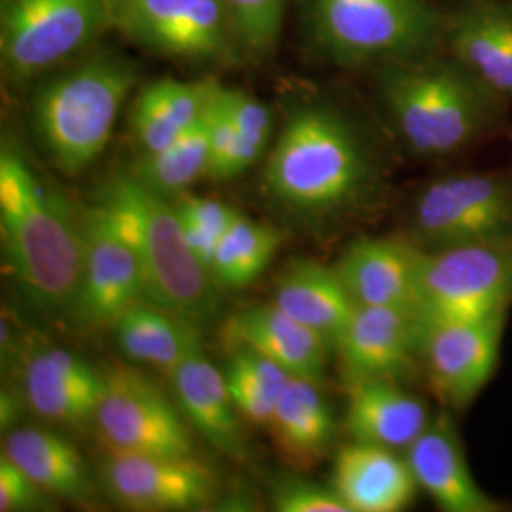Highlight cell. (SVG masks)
Returning a JSON list of instances; mask_svg holds the SVG:
<instances>
[{
    "label": "cell",
    "instance_id": "e0dca14e",
    "mask_svg": "<svg viewBox=\"0 0 512 512\" xmlns=\"http://www.w3.org/2000/svg\"><path fill=\"white\" fill-rule=\"evenodd\" d=\"M444 44L497 97L512 105V2L461 0L444 18Z\"/></svg>",
    "mask_w": 512,
    "mask_h": 512
},
{
    "label": "cell",
    "instance_id": "52a82bcc",
    "mask_svg": "<svg viewBox=\"0 0 512 512\" xmlns=\"http://www.w3.org/2000/svg\"><path fill=\"white\" fill-rule=\"evenodd\" d=\"M512 241L421 251L416 319L423 330L509 311Z\"/></svg>",
    "mask_w": 512,
    "mask_h": 512
},
{
    "label": "cell",
    "instance_id": "d590c367",
    "mask_svg": "<svg viewBox=\"0 0 512 512\" xmlns=\"http://www.w3.org/2000/svg\"><path fill=\"white\" fill-rule=\"evenodd\" d=\"M50 509V494L23 473L6 454L0 456V511L29 512Z\"/></svg>",
    "mask_w": 512,
    "mask_h": 512
},
{
    "label": "cell",
    "instance_id": "ac0fdd59",
    "mask_svg": "<svg viewBox=\"0 0 512 512\" xmlns=\"http://www.w3.org/2000/svg\"><path fill=\"white\" fill-rule=\"evenodd\" d=\"M404 452L418 488L437 503L440 511H503V505L476 482L458 429L448 414L429 420L420 437Z\"/></svg>",
    "mask_w": 512,
    "mask_h": 512
},
{
    "label": "cell",
    "instance_id": "484cf974",
    "mask_svg": "<svg viewBox=\"0 0 512 512\" xmlns=\"http://www.w3.org/2000/svg\"><path fill=\"white\" fill-rule=\"evenodd\" d=\"M2 454L12 459L23 473L55 497L86 503L93 484L78 450L55 431L38 427H16L2 442Z\"/></svg>",
    "mask_w": 512,
    "mask_h": 512
},
{
    "label": "cell",
    "instance_id": "8992f818",
    "mask_svg": "<svg viewBox=\"0 0 512 512\" xmlns=\"http://www.w3.org/2000/svg\"><path fill=\"white\" fill-rule=\"evenodd\" d=\"M315 46L342 67L439 52L444 18L429 0H306Z\"/></svg>",
    "mask_w": 512,
    "mask_h": 512
},
{
    "label": "cell",
    "instance_id": "277c9868",
    "mask_svg": "<svg viewBox=\"0 0 512 512\" xmlns=\"http://www.w3.org/2000/svg\"><path fill=\"white\" fill-rule=\"evenodd\" d=\"M99 202L141 262L147 300L202 325L219 310V285L184 238L175 202L131 173L103 186Z\"/></svg>",
    "mask_w": 512,
    "mask_h": 512
},
{
    "label": "cell",
    "instance_id": "7402d4cb",
    "mask_svg": "<svg viewBox=\"0 0 512 512\" xmlns=\"http://www.w3.org/2000/svg\"><path fill=\"white\" fill-rule=\"evenodd\" d=\"M169 378L184 418L203 439L224 456L245 458L247 448L239 425V412L224 372H220L200 349L184 359Z\"/></svg>",
    "mask_w": 512,
    "mask_h": 512
},
{
    "label": "cell",
    "instance_id": "30bf717a",
    "mask_svg": "<svg viewBox=\"0 0 512 512\" xmlns=\"http://www.w3.org/2000/svg\"><path fill=\"white\" fill-rule=\"evenodd\" d=\"M181 408L135 368L105 372V391L93 425L110 452L192 456V439Z\"/></svg>",
    "mask_w": 512,
    "mask_h": 512
},
{
    "label": "cell",
    "instance_id": "836d02e7",
    "mask_svg": "<svg viewBox=\"0 0 512 512\" xmlns=\"http://www.w3.org/2000/svg\"><path fill=\"white\" fill-rule=\"evenodd\" d=\"M238 38L255 52H266L277 42L287 0H222Z\"/></svg>",
    "mask_w": 512,
    "mask_h": 512
},
{
    "label": "cell",
    "instance_id": "4fadbf2b",
    "mask_svg": "<svg viewBox=\"0 0 512 512\" xmlns=\"http://www.w3.org/2000/svg\"><path fill=\"white\" fill-rule=\"evenodd\" d=\"M507 311L435 325L421 332L420 357L429 384L450 408H465L495 374Z\"/></svg>",
    "mask_w": 512,
    "mask_h": 512
},
{
    "label": "cell",
    "instance_id": "2e32d148",
    "mask_svg": "<svg viewBox=\"0 0 512 512\" xmlns=\"http://www.w3.org/2000/svg\"><path fill=\"white\" fill-rule=\"evenodd\" d=\"M416 313L389 306H357L334 351L346 382L395 378L420 355Z\"/></svg>",
    "mask_w": 512,
    "mask_h": 512
},
{
    "label": "cell",
    "instance_id": "9a60e30c",
    "mask_svg": "<svg viewBox=\"0 0 512 512\" xmlns=\"http://www.w3.org/2000/svg\"><path fill=\"white\" fill-rule=\"evenodd\" d=\"M105 391V372L65 348L35 351L23 368V395L38 418L88 427Z\"/></svg>",
    "mask_w": 512,
    "mask_h": 512
},
{
    "label": "cell",
    "instance_id": "6da1fadb",
    "mask_svg": "<svg viewBox=\"0 0 512 512\" xmlns=\"http://www.w3.org/2000/svg\"><path fill=\"white\" fill-rule=\"evenodd\" d=\"M380 164L365 131L329 103L294 109L264 171V186L285 211L310 222L348 217L370 202Z\"/></svg>",
    "mask_w": 512,
    "mask_h": 512
},
{
    "label": "cell",
    "instance_id": "9c48e42d",
    "mask_svg": "<svg viewBox=\"0 0 512 512\" xmlns=\"http://www.w3.org/2000/svg\"><path fill=\"white\" fill-rule=\"evenodd\" d=\"M112 25V0H2L4 74L27 82L80 52Z\"/></svg>",
    "mask_w": 512,
    "mask_h": 512
},
{
    "label": "cell",
    "instance_id": "3957f363",
    "mask_svg": "<svg viewBox=\"0 0 512 512\" xmlns=\"http://www.w3.org/2000/svg\"><path fill=\"white\" fill-rule=\"evenodd\" d=\"M378 92L404 147L431 162L494 135L509 107L450 52L380 65Z\"/></svg>",
    "mask_w": 512,
    "mask_h": 512
},
{
    "label": "cell",
    "instance_id": "e575fe53",
    "mask_svg": "<svg viewBox=\"0 0 512 512\" xmlns=\"http://www.w3.org/2000/svg\"><path fill=\"white\" fill-rule=\"evenodd\" d=\"M274 507L279 512H351L334 486L304 478H289L275 486Z\"/></svg>",
    "mask_w": 512,
    "mask_h": 512
},
{
    "label": "cell",
    "instance_id": "ffe728a7",
    "mask_svg": "<svg viewBox=\"0 0 512 512\" xmlns=\"http://www.w3.org/2000/svg\"><path fill=\"white\" fill-rule=\"evenodd\" d=\"M224 338L232 346H245L264 355L293 378L317 384L323 380L329 346L274 302L234 313L224 325Z\"/></svg>",
    "mask_w": 512,
    "mask_h": 512
},
{
    "label": "cell",
    "instance_id": "7c38bea8",
    "mask_svg": "<svg viewBox=\"0 0 512 512\" xmlns=\"http://www.w3.org/2000/svg\"><path fill=\"white\" fill-rule=\"evenodd\" d=\"M84 274L78 321L112 327L129 308L148 302L141 262L101 202L80 209Z\"/></svg>",
    "mask_w": 512,
    "mask_h": 512
},
{
    "label": "cell",
    "instance_id": "5bb4252c",
    "mask_svg": "<svg viewBox=\"0 0 512 512\" xmlns=\"http://www.w3.org/2000/svg\"><path fill=\"white\" fill-rule=\"evenodd\" d=\"M103 484L131 511H194L211 501L215 475L192 456L110 452Z\"/></svg>",
    "mask_w": 512,
    "mask_h": 512
},
{
    "label": "cell",
    "instance_id": "83f0119b",
    "mask_svg": "<svg viewBox=\"0 0 512 512\" xmlns=\"http://www.w3.org/2000/svg\"><path fill=\"white\" fill-rule=\"evenodd\" d=\"M217 88L213 80H160L139 93L131 128L143 156L162 150L192 128L209 109Z\"/></svg>",
    "mask_w": 512,
    "mask_h": 512
},
{
    "label": "cell",
    "instance_id": "5b68a950",
    "mask_svg": "<svg viewBox=\"0 0 512 512\" xmlns=\"http://www.w3.org/2000/svg\"><path fill=\"white\" fill-rule=\"evenodd\" d=\"M135 78L128 59L101 54L38 88L33 126L57 169L76 175L103 154Z\"/></svg>",
    "mask_w": 512,
    "mask_h": 512
},
{
    "label": "cell",
    "instance_id": "603a6c76",
    "mask_svg": "<svg viewBox=\"0 0 512 512\" xmlns=\"http://www.w3.org/2000/svg\"><path fill=\"white\" fill-rule=\"evenodd\" d=\"M274 304L313 330L330 349L336 348L357 308L336 266L308 258L293 260L279 275Z\"/></svg>",
    "mask_w": 512,
    "mask_h": 512
},
{
    "label": "cell",
    "instance_id": "4dcf8cb0",
    "mask_svg": "<svg viewBox=\"0 0 512 512\" xmlns=\"http://www.w3.org/2000/svg\"><path fill=\"white\" fill-rule=\"evenodd\" d=\"M230 353L224 378L239 414L256 425L268 427L275 404L293 376L245 346H232Z\"/></svg>",
    "mask_w": 512,
    "mask_h": 512
},
{
    "label": "cell",
    "instance_id": "f1b7e54d",
    "mask_svg": "<svg viewBox=\"0 0 512 512\" xmlns=\"http://www.w3.org/2000/svg\"><path fill=\"white\" fill-rule=\"evenodd\" d=\"M219 90V88H217ZM215 99V97H213ZM211 107L167 147L145 154L131 175L156 194L177 200L211 173Z\"/></svg>",
    "mask_w": 512,
    "mask_h": 512
},
{
    "label": "cell",
    "instance_id": "8d00e7d4",
    "mask_svg": "<svg viewBox=\"0 0 512 512\" xmlns=\"http://www.w3.org/2000/svg\"><path fill=\"white\" fill-rule=\"evenodd\" d=\"M220 103L228 112L234 126L256 143L266 145L272 131V112L256 97L241 90L220 86Z\"/></svg>",
    "mask_w": 512,
    "mask_h": 512
},
{
    "label": "cell",
    "instance_id": "ba28073f",
    "mask_svg": "<svg viewBox=\"0 0 512 512\" xmlns=\"http://www.w3.org/2000/svg\"><path fill=\"white\" fill-rule=\"evenodd\" d=\"M410 238L421 251L512 241V173H454L425 184Z\"/></svg>",
    "mask_w": 512,
    "mask_h": 512
},
{
    "label": "cell",
    "instance_id": "8fae6325",
    "mask_svg": "<svg viewBox=\"0 0 512 512\" xmlns=\"http://www.w3.org/2000/svg\"><path fill=\"white\" fill-rule=\"evenodd\" d=\"M114 27L158 54L211 59L238 38L222 0H112Z\"/></svg>",
    "mask_w": 512,
    "mask_h": 512
},
{
    "label": "cell",
    "instance_id": "1f68e13d",
    "mask_svg": "<svg viewBox=\"0 0 512 512\" xmlns=\"http://www.w3.org/2000/svg\"><path fill=\"white\" fill-rule=\"evenodd\" d=\"M173 202L183 224L184 238L202 260L203 266L211 272L220 239L230 228L232 220L236 219L238 211L220 200L190 194H183Z\"/></svg>",
    "mask_w": 512,
    "mask_h": 512
},
{
    "label": "cell",
    "instance_id": "d4e9b609",
    "mask_svg": "<svg viewBox=\"0 0 512 512\" xmlns=\"http://www.w3.org/2000/svg\"><path fill=\"white\" fill-rule=\"evenodd\" d=\"M112 327L128 359L154 366L167 376L202 349V332L196 321L150 302L129 308Z\"/></svg>",
    "mask_w": 512,
    "mask_h": 512
},
{
    "label": "cell",
    "instance_id": "cb8c5ba5",
    "mask_svg": "<svg viewBox=\"0 0 512 512\" xmlns=\"http://www.w3.org/2000/svg\"><path fill=\"white\" fill-rule=\"evenodd\" d=\"M348 385L346 427L357 442L406 450L431 420L427 406L395 384V378H372Z\"/></svg>",
    "mask_w": 512,
    "mask_h": 512
},
{
    "label": "cell",
    "instance_id": "7a4b0ae2",
    "mask_svg": "<svg viewBox=\"0 0 512 512\" xmlns=\"http://www.w3.org/2000/svg\"><path fill=\"white\" fill-rule=\"evenodd\" d=\"M0 238L10 274L38 310L78 321L84 274L80 211L6 145L0 152Z\"/></svg>",
    "mask_w": 512,
    "mask_h": 512
},
{
    "label": "cell",
    "instance_id": "d6986e66",
    "mask_svg": "<svg viewBox=\"0 0 512 512\" xmlns=\"http://www.w3.org/2000/svg\"><path fill=\"white\" fill-rule=\"evenodd\" d=\"M421 249L412 241L365 238L351 243L336 270L357 306L416 308Z\"/></svg>",
    "mask_w": 512,
    "mask_h": 512
},
{
    "label": "cell",
    "instance_id": "d6a6232c",
    "mask_svg": "<svg viewBox=\"0 0 512 512\" xmlns=\"http://www.w3.org/2000/svg\"><path fill=\"white\" fill-rule=\"evenodd\" d=\"M266 145L243 135L220 103V86L211 107V173L215 181H228L260 160Z\"/></svg>",
    "mask_w": 512,
    "mask_h": 512
},
{
    "label": "cell",
    "instance_id": "4316f807",
    "mask_svg": "<svg viewBox=\"0 0 512 512\" xmlns=\"http://www.w3.org/2000/svg\"><path fill=\"white\" fill-rule=\"evenodd\" d=\"M268 429L279 454L293 467L308 469L327 454L336 420L317 382L291 378L275 404Z\"/></svg>",
    "mask_w": 512,
    "mask_h": 512
},
{
    "label": "cell",
    "instance_id": "44dd1931",
    "mask_svg": "<svg viewBox=\"0 0 512 512\" xmlns=\"http://www.w3.org/2000/svg\"><path fill=\"white\" fill-rule=\"evenodd\" d=\"M332 486L351 512L404 511L418 490L408 461L397 450L357 440L338 452Z\"/></svg>",
    "mask_w": 512,
    "mask_h": 512
},
{
    "label": "cell",
    "instance_id": "f546056e",
    "mask_svg": "<svg viewBox=\"0 0 512 512\" xmlns=\"http://www.w3.org/2000/svg\"><path fill=\"white\" fill-rule=\"evenodd\" d=\"M279 243L277 230L238 213L213 256L211 274L217 285L228 289L251 285L270 266Z\"/></svg>",
    "mask_w": 512,
    "mask_h": 512
}]
</instances>
